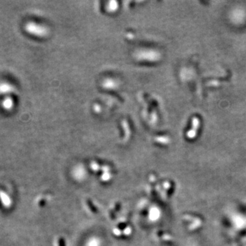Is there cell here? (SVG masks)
Returning a JSON list of instances; mask_svg holds the SVG:
<instances>
[{
  "instance_id": "cell-1",
  "label": "cell",
  "mask_w": 246,
  "mask_h": 246,
  "mask_svg": "<svg viewBox=\"0 0 246 246\" xmlns=\"http://www.w3.org/2000/svg\"><path fill=\"white\" fill-rule=\"evenodd\" d=\"M25 30L30 34L42 37L47 34V30L43 25L35 23H28L25 25Z\"/></svg>"
},
{
  "instance_id": "cell-2",
  "label": "cell",
  "mask_w": 246,
  "mask_h": 246,
  "mask_svg": "<svg viewBox=\"0 0 246 246\" xmlns=\"http://www.w3.org/2000/svg\"><path fill=\"white\" fill-rule=\"evenodd\" d=\"M15 105V100L12 96L8 95L6 97L4 98V99L2 101V107L5 110L10 111L14 108Z\"/></svg>"
},
{
  "instance_id": "cell-3",
  "label": "cell",
  "mask_w": 246,
  "mask_h": 246,
  "mask_svg": "<svg viewBox=\"0 0 246 246\" xmlns=\"http://www.w3.org/2000/svg\"><path fill=\"white\" fill-rule=\"evenodd\" d=\"M14 90V88L10 83H0V94H11Z\"/></svg>"
},
{
  "instance_id": "cell-4",
  "label": "cell",
  "mask_w": 246,
  "mask_h": 246,
  "mask_svg": "<svg viewBox=\"0 0 246 246\" xmlns=\"http://www.w3.org/2000/svg\"><path fill=\"white\" fill-rule=\"evenodd\" d=\"M199 120L197 118H194V119H193V121H192V126H193V129L192 130L190 131V132L188 133V136L189 137H194L195 135V132H196V129L198 128V126H199Z\"/></svg>"
}]
</instances>
